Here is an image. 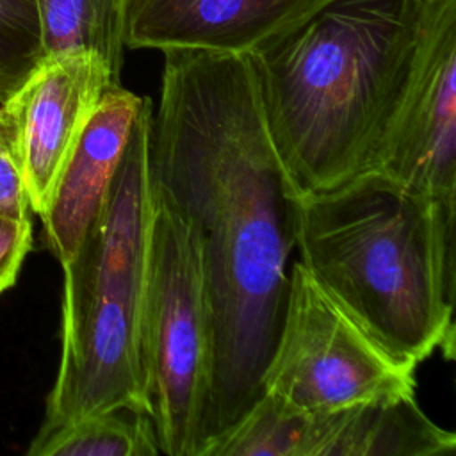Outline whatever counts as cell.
Masks as SVG:
<instances>
[{"mask_svg": "<svg viewBox=\"0 0 456 456\" xmlns=\"http://www.w3.org/2000/svg\"><path fill=\"white\" fill-rule=\"evenodd\" d=\"M164 53L150 169L187 223L208 312L200 456L262 399L285 317L301 192L271 137L251 53Z\"/></svg>", "mask_w": 456, "mask_h": 456, "instance_id": "cell-1", "label": "cell"}, {"mask_svg": "<svg viewBox=\"0 0 456 456\" xmlns=\"http://www.w3.org/2000/svg\"><path fill=\"white\" fill-rule=\"evenodd\" d=\"M422 0H319L251 52L265 121L301 194L365 173L410 80Z\"/></svg>", "mask_w": 456, "mask_h": 456, "instance_id": "cell-2", "label": "cell"}, {"mask_svg": "<svg viewBox=\"0 0 456 456\" xmlns=\"http://www.w3.org/2000/svg\"><path fill=\"white\" fill-rule=\"evenodd\" d=\"M454 203L378 171L303 194L299 262L397 362L454 356Z\"/></svg>", "mask_w": 456, "mask_h": 456, "instance_id": "cell-3", "label": "cell"}, {"mask_svg": "<svg viewBox=\"0 0 456 456\" xmlns=\"http://www.w3.org/2000/svg\"><path fill=\"white\" fill-rule=\"evenodd\" d=\"M151 114L148 98L98 217L62 265L61 358L39 431L119 408L150 415L141 333L153 217Z\"/></svg>", "mask_w": 456, "mask_h": 456, "instance_id": "cell-4", "label": "cell"}, {"mask_svg": "<svg viewBox=\"0 0 456 456\" xmlns=\"http://www.w3.org/2000/svg\"><path fill=\"white\" fill-rule=\"evenodd\" d=\"M141 347L159 451L200 456L208 376L201 265L187 223L155 185Z\"/></svg>", "mask_w": 456, "mask_h": 456, "instance_id": "cell-5", "label": "cell"}, {"mask_svg": "<svg viewBox=\"0 0 456 456\" xmlns=\"http://www.w3.org/2000/svg\"><path fill=\"white\" fill-rule=\"evenodd\" d=\"M415 369L394 360L296 260L264 395L322 413L415 395Z\"/></svg>", "mask_w": 456, "mask_h": 456, "instance_id": "cell-6", "label": "cell"}, {"mask_svg": "<svg viewBox=\"0 0 456 456\" xmlns=\"http://www.w3.org/2000/svg\"><path fill=\"white\" fill-rule=\"evenodd\" d=\"M454 433L435 424L415 395L306 413L262 395L207 456H440Z\"/></svg>", "mask_w": 456, "mask_h": 456, "instance_id": "cell-7", "label": "cell"}, {"mask_svg": "<svg viewBox=\"0 0 456 456\" xmlns=\"http://www.w3.org/2000/svg\"><path fill=\"white\" fill-rule=\"evenodd\" d=\"M367 171L456 201V0H422L413 69Z\"/></svg>", "mask_w": 456, "mask_h": 456, "instance_id": "cell-8", "label": "cell"}, {"mask_svg": "<svg viewBox=\"0 0 456 456\" xmlns=\"http://www.w3.org/2000/svg\"><path fill=\"white\" fill-rule=\"evenodd\" d=\"M118 82L119 77L93 52L45 55L2 103L16 123L28 205L39 217L102 94Z\"/></svg>", "mask_w": 456, "mask_h": 456, "instance_id": "cell-9", "label": "cell"}, {"mask_svg": "<svg viewBox=\"0 0 456 456\" xmlns=\"http://www.w3.org/2000/svg\"><path fill=\"white\" fill-rule=\"evenodd\" d=\"M319 0H126L125 48L251 53Z\"/></svg>", "mask_w": 456, "mask_h": 456, "instance_id": "cell-10", "label": "cell"}, {"mask_svg": "<svg viewBox=\"0 0 456 456\" xmlns=\"http://www.w3.org/2000/svg\"><path fill=\"white\" fill-rule=\"evenodd\" d=\"M146 100L118 82L102 94L87 119L41 216L45 242L61 265L73 258L98 217Z\"/></svg>", "mask_w": 456, "mask_h": 456, "instance_id": "cell-11", "label": "cell"}, {"mask_svg": "<svg viewBox=\"0 0 456 456\" xmlns=\"http://www.w3.org/2000/svg\"><path fill=\"white\" fill-rule=\"evenodd\" d=\"M45 55L93 52L119 77L126 0H36Z\"/></svg>", "mask_w": 456, "mask_h": 456, "instance_id": "cell-12", "label": "cell"}, {"mask_svg": "<svg viewBox=\"0 0 456 456\" xmlns=\"http://www.w3.org/2000/svg\"><path fill=\"white\" fill-rule=\"evenodd\" d=\"M28 456H155L160 454L150 415L119 408L37 431Z\"/></svg>", "mask_w": 456, "mask_h": 456, "instance_id": "cell-13", "label": "cell"}, {"mask_svg": "<svg viewBox=\"0 0 456 456\" xmlns=\"http://www.w3.org/2000/svg\"><path fill=\"white\" fill-rule=\"evenodd\" d=\"M36 0H0V103L11 98L43 61Z\"/></svg>", "mask_w": 456, "mask_h": 456, "instance_id": "cell-14", "label": "cell"}, {"mask_svg": "<svg viewBox=\"0 0 456 456\" xmlns=\"http://www.w3.org/2000/svg\"><path fill=\"white\" fill-rule=\"evenodd\" d=\"M30 212L18 150L16 123L9 109L0 103V216L28 219Z\"/></svg>", "mask_w": 456, "mask_h": 456, "instance_id": "cell-15", "label": "cell"}, {"mask_svg": "<svg viewBox=\"0 0 456 456\" xmlns=\"http://www.w3.org/2000/svg\"><path fill=\"white\" fill-rule=\"evenodd\" d=\"M32 248V223L0 216V294L11 289Z\"/></svg>", "mask_w": 456, "mask_h": 456, "instance_id": "cell-16", "label": "cell"}]
</instances>
